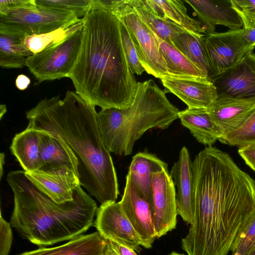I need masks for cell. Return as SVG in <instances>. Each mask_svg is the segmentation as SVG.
I'll use <instances>...</instances> for the list:
<instances>
[{
	"instance_id": "cell-45",
	"label": "cell",
	"mask_w": 255,
	"mask_h": 255,
	"mask_svg": "<svg viewBox=\"0 0 255 255\" xmlns=\"http://www.w3.org/2000/svg\"><path fill=\"white\" fill-rule=\"evenodd\" d=\"M249 255H255V248Z\"/></svg>"
},
{
	"instance_id": "cell-37",
	"label": "cell",
	"mask_w": 255,
	"mask_h": 255,
	"mask_svg": "<svg viewBox=\"0 0 255 255\" xmlns=\"http://www.w3.org/2000/svg\"><path fill=\"white\" fill-rule=\"evenodd\" d=\"M34 1V0H0V14L3 15L11 10L27 6Z\"/></svg>"
},
{
	"instance_id": "cell-10",
	"label": "cell",
	"mask_w": 255,
	"mask_h": 255,
	"mask_svg": "<svg viewBox=\"0 0 255 255\" xmlns=\"http://www.w3.org/2000/svg\"><path fill=\"white\" fill-rule=\"evenodd\" d=\"M150 209L156 238L166 235L176 228L178 215L176 190L167 168L152 174Z\"/></svg>"
},
{
	"instance_id": "cell-16",
	"label": "cell",
	"mask_w": 255,
	"mask_h": 255,
	"mask_svg": "<svg viewBox=\"0 0 255 255\" xmlns=\"http://www.w3.org/2000/svg\"><path fill=\"white\" fill-rule=\"evenodd\" d=\"M170 175L176 187L178 215L191 225L194 212V177L193 161L185 146L181 149L178 159L173 165Z\"/></svg>"
},
{
	"instance_id": "cell-19",
	"label": "cell",
	"mask_w": 255,
	"mask_h": 255,
	"mask_svg": "<svg viewBox=\"0 0 255 255\" xmlns=\"http://www.w3.org/2000/svg\"><path fill=\"white\" fill-rule=\"evenodd\" d=\"M167 166L166 163L156 155L146 151L138 152L132 157L126 178L131 181L138 193L148 202L150 208L152 174Z\"/></svg>"
},
{
	"instance_id": "cell-41",
	"label": "cell",
	"mask_w": 255,
	"mask_h": 255,
	"mask_svg": "<svg viewBox=\"0 0 255 255\" xmlns=\"http://www.w3.org/2000/svg\"><path fill=\"white\" fill-rule=\"evenodd\" d=\"M102 255H118L108 240Z\"/></svg>"
},
{
	"instance_id": "cell-23",
	"label": "cell",
	"mask_w": 255,
	"mask_h": 255,
	"mask_svg": "<svg viewBox=\"0 0 255 255\" xmlns=\"http://www.w3.org/2000/svg\"><path fill=\"white\" fill-rule=\"evenodd\" d=\"M40 131V157L42 163L40 169L48 170L68 167L79 178L78 160L71 149L60 139L46 132Z\"/></svg>"
},
{
	"instance_id": "cell-31",
	"label": "cell",
	"mask_w": 255,
	"mask_h": 255,
	"mask_svg": "<svg viewBox=\"0 0 255 255\" xmlns=\"http://www.w3.org/2000/svg\"><path fill=\"white\" fill-rule=\"evenodd\" d=\"M219 141L239 148L255 143V111L241 127L224 134Z\"/></svg>"
},
{
	"instance_id": "cell-21",
	"label": "cell",
	"mask_w": 255,
	"mask_h": 255,
	"mask_svg": "<svg viewBox=\"0 0 255 255\" xmlns=\"http://www.w3.org/2000/svg\"><path fill=\"white\" fill-rule=\"evenodd\" d=\"M178 119L200 143L212 146L222 137L223 133L212 120L207 109H189L179 111Z\"/></svg>"
},
{
	"instance_id": "cell-12",
	"label": "cell",
	"mask_w": 255,
	"mask_h": 255,
	"mask_svg": "<svg viewBox=\"0 0 255 255\" xmlns=\"http://www.w3.org/2000/svg\"><path fill=\"white\" fill-rule=\"evenodd\" d=\"M210 80L216 88L218 96L255 97V53H250L239 64Z\"/></svg>"
},
{
	"instance_id": "cell-38",
	"label": "cell",
	"mask_w": 255,
	"mask_h": 255,
	"mask_svg": "<svg viewBox=\"0 0 255 255\" xmlns=\"http://www.w3.org/2000/svg\"><path fill=\"white\" fill-rule=\"evenodd\" d=\"M30 79L25 75H18L15 79V84L16 88L20 90H24L29 86Z\"/></svg>"
},
{
	"instance_id": "cell-5",
	"label": "cell",
	"mask_w": 255,
	"mask_h": 255,
	"mask_svg": "<svg viewBox=\"0 0 255 255\" xmlns=\"http://www.w3.org/2000/svg\"><path fill=\"white\" fill-rule=\"evenodd\" d=\"M179 112L164 90L149 79L138 82L134 100L128 108L101 110L97 118L106 148L117 155L127 156L145 131L168 128L178 119Z\"/></svg>"
},
{
	"instance_id": "cell-4",
	"label": "cell",
	"mask_w": 255,
	"mask_h": 255,
	"mask_svg": "<svg viewBox=\"0 0 255 255\" xmlns=\"http://www.w3.org/2000/svg\"><path fill=\"white\" fill-rule=\"evenodd\" d=\"M6 181L14 197L10 225L32 244L44 248L71 240L92 226L98 208L81 185L73 200L57 203L40 191L24 170L9 172Z\"/></svg>"
},
{
	"instance_id": "cell-43",
	"label": "cell",
	"mask_w": 255,
	"mask_h": 255,
	"mask_svg": "<svg viewBox=\"0 0 255 255\" xmlns=\"http://www.w3.org/2000/svg\"><path fill=\"white\" fill-rule=\"evenodd\" d=\"M6 111V108L5 105H0V118H2V116L5 114Z\"/></svg>"
},
{
	"instance_id": "cell-8",
	"label": "cell",
	"mask_w": 255,
	"mask_h": 255,
	"mask_svg": "<svg viewBox=\"0 0 255 255\" xmlns=\"http://www.w3.org/2000/svg\"><path fill=\"white\" fill-rule=\"evenodd\" d=\"M83 28L26 58V66L38 82L68 77L80 49Z\"/></svg>"
},
{
	"instance_id": "cell-20",
	"label": "cell",
	"mask_w": 255,
	"mask_h": 255,
	"mask_svg": "<svg viewBox=\"0 0 255 255\" xmlns=\"http://www.w3.org/2000/svg\"><path fill=\"white\" fill-rule=\"evenodd\" d=\"M139 3L151 13L168 19L189 32L197 35L207 34L197 20L190 17L183 1L180 0H138Z\"/></svg>"
},
{
	"instance_id": "cell-40",
	"label": "cell",
	"mask_w": 255,
	"mask_h": 255,
	"mask_svg": "<svg viewBox=\"0 0 255 255\" xmlns=\"http://www.w3.org/2000/svg\"><path fill=\"white\" fill-rule=\"evenodd\" d=\"M244 36L248 44L255 48V27L249 29H244Z\"/></svg>"
},
{
	"instance_id": "cell-27",
	"label": "cell",
	"mask_w": 255,
	"mask_h": 255,
	"mask_svg": "<svg viewBox=\"0 0 255 255\" xmlns=\"http://www.w3.org/2000/svg\"><path fill=\"white\" fill-rule=\"evenodd\" d=\"M23 37L0 32V66L3 68L26 66V58L33 53L25 45Z\"/></svg>"
},
{
	"instance_id": "cell-36",
	"label": "cell",
	"mask_w": 255,
	"mask_h": 255,
	"mask_svg": "<svg viewBox=\"0 0 255 255\" xmlns=\"http://www.w3.org/2000/svg\"><path fill=\"white\" fill-rule=\"evenodd\" d=\"M238 153L246 164L255 172V143L239 147Z\"/></svg>"
},
{
	"instance_id": "cell-30",
	"label": "cell",
	"mask_w": 255,
	"mask_h": 255,
	"mask_svg": "<svg viewBox=\"0 0 255 255\" xmlns=\"http://www.w3.org/2000/svg\"><path fill=\"white\" fill-rule=\"evenodd\" d=\"M255 248V208L238 234L231 249L232 255H249Z\"/></svg>"
},
{
	"instance_id": "cell-1",
	"label": "cell",
	"mask_w": 255,
	"mask_h": 255,
	"mask_svg": "<svg viewBox=\"0 0 255 255\" xmlns=\"http://www.w3.org/2000/svg\"><path fill=\"white\" fill-rule=\"evenodd\" d=\"M193 168L194 216L181 248L187 255H228L255 208V181L212 146L198 153Z\"/></svg>"
},
{
	"instance_id": "cell-9",
	"label": "cell",
	"mask_w": 255,
	"mask_h": 255,
	"mask_svg": "<svg viewBox=\"0 0 255 255\" xmlns=\"http://www.w3.org/2000/svg\"><path fill=\"white\" fill-rule=\"evenodd\" d=\"M203 43L211 79L239 64L255 49L246 41L243 28L205 34Z\"/></svg>"
},
{
	"instance_id": "cell-15",
	"label": "cell",
	"mask_w": 255,
	"mask_h": 255,
	"mask_svg": "<svg viewBox=\"0 0 255 255\" xmlns=\"http://www.w3.org/2000/svg\"><path fill=\"white\" fill-rule=\"evenodd\" d=\"M119 202L139 236L142 247L146 249L151 248L156 238L150 205L128 178H126L122 198Z\"/></svg>"
},
{
	"instance_id": "cell-18",
	"label": "cell",
	"mask_w": 255,
	"mask_h": 255,
	"mask_svg": "<svg viewBox=\"0 0 255 255\" xmlns=\"http://www.w3.org/2000/svg\"><path fill=\"white\" fill-rule=\"evenodd\" d=\"M204 24L207 33L215 32L216 26L222 25L230 30L243 27L242 20L233 7L231 0H184Z\"/></svg>"
},
{
	"instance_id": "cell-7",
	"label": "cell",
	"mask_w": 255,
	"mask_h": 255,
	"mask_svg": "<svg viewBox=\"0 0 255 255\" xmlns=\"http://www.w3.org/2000/svg\"><path fill=\"white\" fill-rule=\"evenodd\" d=\"M109 8L127 27L145 72L157 78L168 75L157 39L127 0H110Z\"/></svg>"
},
{
	"instance_id": "cell-29",
	"label": "cell",
	"mask_w": 255,
	"mask_h": 255,
	"mask_svg": "<svg viewBox=\"0 0 255 255\" xmlns=\"http://www.w3.org/2000/svg\"><path fill=\"white\" fill-rule=\"evenodd\" d=\"M83 27V22L82 21L71 26L63 27L48 33L23 37V41L33 54H35L62 41Z\"/></svg>"
},
{
	"instance_id": "cell-2",
	"label": "cell",
	"mask_w": 255,
	"mask_h": 255,
	"mask_svg": "<svg viewBox=\"0 0 255 255\" xmlns=\"http://www.w3.org/2000/svg\"><path fill=\"white\" fill-rule=\"evenodd\" d=\"M95 106L75 92L41 100L26 112V128L46 132L63 141L79 163L80 184L101 204L120 194L111 152L100 133Z\"/></svg>"
},
{
	"instance_id": "cell-25",
	"label": "cell",
	"mask_w": 255,
	"mask_h": 255,
	"mask_svg": "<svg viewBox=\"0 0 255 255\" xmlns=\"http://www.w3.org/2000/svg\"><path fill=\"white\" fill-rule=\"evenodd\" d=\"M154 35L166 66L167 76L207 78L199 68L180 52L172 42L164 41Z\"/></svg>"
},
{
	"instance_id": "cell-13",
	"label": "cell",
	"mask_w": 255,
	"mask_h": 255,
	"mask_svg": "<svg viewBox=\"0 0 255 255\" xmlns=\"http://www.w3.org/2000/svg\"><path fill=\"white\" fill-rule=\"evenodd\" d=\"M24 173L40 191L57 203L73 200L77 187L81 185L75 172L68 167Z\"/></svg>"
},
{
	"instance_id": "cell-3",
	"label": "cell",
	"mask_w": 255,
	"mask_h": 255,
	"mask_svg": "<svg viewBox=\"0 0 255 255\" xmlns=\"http://www.w3.org/2000/svg\"><path fill=\"white\" fill-rule=\"evenodd\" d=\"M82 21L80 49L68 77L75 92L101 110L128 108L138 82L128 66L120 19L100 0H93Z\"/></svg>"
},
{
	"instance_id": "cell-42",
	"label": "cell",
	"mask_w": 255,
	"mask_h": 255,
	"mask_svg": "<svg viewBox=\"0 0 255 255\" xmlns=\"http://www.w3.org/2000/svg\"><path fill=\"white\" fill-rule=\"evenodd\" d=\"M0 178L2 177V170H3V164L4 163V154L3 153H1L0 155Z\"/></svg>"
},
{
	"instance_id": "cell-44",
	"label": "cell",
	"mask_w": 255,
	"mask_h": 255,
	"mask_svg": "<svg viewBox=\"0 0 255 255\" xmlns=\"http://www.w3.org/2000/svg\"><path fill=\"white\" fill-rule=\"evenodd\" d=\"M168 255H185L184 254H179L175 252H172Z\"/></svg>"
},
{
	"instance_id": "cell-26",
	"label": "cell",
	"mask_w": 255,
	"mask_h": 255,
	"mask_svg": "<svg viewBox=\"0 0 255 255\" xmlns=\"http://www.w3.org/2000/svg\"><path fill=\"white\" fill-rule=\"evenodd\" d=\"M204 35H197L186 31L178 34L172 43L210 80L211 73L204 49Z\"/></svg>"
},
{
	"instance_id": "cell-22",
	"label": "cell",
	"mask_w": 255,
	"mask_h": 255,
	"mask_svg": "<svg viewBox=\"0 0 255 255\" xmlns=\"http://www.w3.org/2000/svg\"><path fill=\"white\" fill-rule=\"evenodd\" d=\"M107 242L97 231L81 235L60 246L40 248L17 255H102Z\"/></svg>"
},
{
	"instance_id": "cell-35",
	"label": "cell",
	"mask_w": 255,
	"mask_h": 255,
	"mask_svg": "<svg viewBox=\"0 0 255 255\" xmlns=\"http://www.w3.org/2000/svg\"><path fill=\"white\" fill-rule=\"evenodd\" d=\"M0 255H8L12 244V235L9 223L0 217Z\"/></svg>"
},
{
	"instance_id": "cell-32",
	"label": "cell",
	"mask_w": 255,
	"mask_h": 255,
	"mask_svg": "<svg viewBox=\"0 0 255 255\" xmlns=\"http://www.w3.org/2000/svg\"><path fill=\"white\" fill-rule=\"evenodd\" d=\"M35 2L50 9L71 12L80 18L87 14L93 0H35Z\"/></svg>"
},
{
	"instance_id": "cell-11",
	"label": "cell",
	"mask_w": 255,
	"mask_h": 255,
	"mask_svg": "<svg viewBox=\"0 0 255 255\" xmlns=\"http://www.w3.org/2000/svg\"><path fill=\"white\" fill-rule=\"evenodd\" d=\"M94 226L106 240L139 253L141 239L123 212L119 202L101 204Z\"/></svg>"
},
{
	"instance_id": "cell-34",
	"label": "cell",
	"mask_w": 255,
	"mask_h": 255,
	"mask_svg": "<svg viewBox=\"0 0 255 255\" xmlns=\"http://www.w3.org/2000/svg\"><path fill=\"white\" fill-rule=\"evenodd\" d=\"M233 7L240 17L243 29L255 27V0H231Z\"/></svg>"
},
{
	"instance_id": "cell-39",
	"label": "cell",
	"mask_w": 255,
	"mask_h": 255,
	"mask_svg": "<svg viewBox=\"0 0 255 255\" xmlns=\"http://www.w3.org/2000/svg\"><path fill=\"white\" fill-rule=\"evenodd\" d=\"M111 243L118 255H137L132 249L115 243Z\"/></svg>"
},
{
	"instance_id": "cell-24",
	"label": "cell",
	"mask_w": 255,
	"mask_h": 255,
	"mask_svg": "<svg viewBox=\"0 0 255 255\" xmlns=\"http://www.w3.org/2000/svg\"><path fill=\"white\" fill-rule=\"evenodd\" d=\"M40 134L39 130L26 128L12 139L10 151L24 171L38 170L42 166Z\"/></svg>"
},
{
	"instance_id": "cell-17",
	"label": "cell",
	"mask_w": 255,
	"mask_h": 255,
	"mask_svg": "<svg viewBox=\"0 0 255 255\" xmlns=\"http://www.w3.org/2000/svg\"><path fill=\"white\" fill-rule=\"evenodd\" d=\"M207 110L223 136L241 127L255 112V97L240 99L218 96Z\"/></svg>"
},
{
	"instance_id": "cell-33",
	"label": "cell",
	"mask_w": 255,
	"mask_h": 255,
	"mask_svg": "<svg viewBox=\"0 0 255 255\" xmlns=\"http://www.w3.org/2000/svg\"><path fill=\"white\" fill-rule=\"evenodd\" d=\"M121 33L123 46L129 69L133 74L141 75L145 70L139 62L136 49L128 30L122 21H121Z\"/></svg>"
},
{
	"instance_id": "cell-28",
	"label": "cell",
	"mask_w": 255,
	"mask_h": 255,
	"mask_svg": "<svg viewBox=\"0 0 255 255\" xmlns=\"http://www.w3.org/2000/svg\"><path fill=\"white\" fill-rule=\"evenodd\" d=\"M127 1L153 33L164 41L172 42L178 34L186 31L174 22L151 13L142 6L138 0Z\"/></svg>"
},
{
	"instance_id": "cell-14",
	"label": "cell",
	"mask_w": 255,
	"mask_h": 255,
	"mask_svg": "<svg viewBox=\"0 0 255 255\" xmlns=\"http://www.w3.org/2000/svg\"><path fill=\"white\" fill-rule=\"evenodd\" d=\"M160 79L165 92L176 96L189 109H207L218 97L216 87L207 78L166 76Z\"/></svg>"
},
{
	"instance_id": "cell-6",
	"label": "cell",
	"mask_w": 255,
	"mask_h": 255,
	"mask_svg": "<svg viewBox=\"0 0 255 255\" xmlns=\"http://www.w3.org/2000/svg\"><path fill=\"white\" fill-rule=\"evenodd\" d=\"M82 21L74 14L35 3L0 14V32L21 37L48 33Z\"/></svg>"
}]
</instances>
